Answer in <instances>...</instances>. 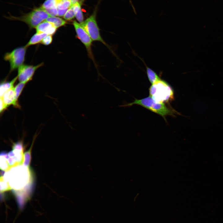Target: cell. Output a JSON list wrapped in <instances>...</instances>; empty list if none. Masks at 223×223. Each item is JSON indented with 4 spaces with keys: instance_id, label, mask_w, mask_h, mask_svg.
<instances>
[{
    "instance_id": "1",
    "label": "cell",
    "mask_w": 223,
    "mask_h": 223,
    "mask_svg": "<svg viewBox=\"0 0 223 223\" xmlns=\"http://www.w3.org/2000/svg\"><path fill=\"white\" fill-rule=\"evenodd\" d=\"M134 104L140 105L152 112L156 113L163 117L166 120V116L168 115L175 116L179 113L167 106L164 103H159L155 101L150 96L141 99H135L132 103L119 105L120 107H130Z\"/></svg>"
},
{
    "instance_id": "2",
    "label": "cell",
    "mask_w": 223,
    "mask_h": 223,
    "mask_svg": "<svg viewBox=\"0 0 223 223\" xmlns=\"http://www.w3.org/2000/svg\"><path fill=\"white\" fill-rule=\"evenodd\" d=\"M149 91L150 96L158 103H168L174 99L172 88L166 82L161 79L152 84Z\"/></svg>"
},
{
    "instance_id": "3",
    "label": "cell",
    "mask_w": 223,
    "mask_h": 223,
    "mask_svg": "<svg viewBox=\"0 0 223 223\" xmlns=\"http://www.w3.org/2000/svg\"><path fill=\"white\" fill-rule=\"evenodd\" d=\"M7 173L8 180L10 186L15 190L22 189L28 181V174L27 168L23 166L13 167Z\"/></svg>"
},
{
    "instance_id": "4",
    "label": "cell",
    "mask_w": 223,
    "mask_h": 223,
    "mask_svg": "<svg viewBox=\"0 0 223 223\" xmlns=\"http://www.w3.org/2000/svg\"><path fill=\"white\" fill-rule=\"evenodd\" d=\"M50 16L46 11L41 7L36 8L30 12L20 17L11 18L24 22L30 28H35Z\"/></svg>"
},
{
    "instance_id": "5",
    "label": "cell",
    "mask_w": 223,
    "mask_h": 223,
    "mask_svg": "<svg viewBox=\"0 0 223 223\" xmlns=\"http://www.w3.org/2000/svg\"><path fill=\"white\" fill-rule=\"evenodd\" d=\"M93 41H98L105 45L114 55H116L111 47L102 37L96 19V14L93 13L85 20L80 23Z\"/></svg>"
},
{
    "instance_id": "6",
    "label": "cell",
    "mask_w": 223,
    "mask_h": 223,
    "mask_svg": "<svg viewBox=\"0 0 223 223\" xmlns=\"http://www.w3.org/2000/svg\"><path fill=\"white\" fill-rule=\"evenodd\" d=\"M27 48L25 46L18 47L11 52L5 54L4 59L10 63V72L18 68L23 64Z\"/></svg>"
},
{
    "instance_id": "7",
    "label": "cell",
    "mask_w": 223,
    "mask_h": 223,
    "mask_svg": "<svg viewBox=\"0 0 223 223\" xmlns=\"http://www.w3.org/2000/svg\"><path fill=\"white\" fill-rule=\"evenodd\" d=\"M73 25L77 37L85 46L89 57L92 60L95 67L97 68V65L94 59L92 49L93 41L80 23L74 21Z\"/></svg>"
},
{
    "instance_id": "8",
    "label": "cell",
    "mask_w": 223,
    "mask_h": 223,
    "mask_svg": "<svg viewBox=\"0 0 223 223\" xmlns=\"http://www.w3.org/2000/svg\"><path fill=\"white\" fill-rule=\"evenodd\" d=\"M43 65L42 63L35 66L23 64L20 66L18 68L17 76L19 82L27 83L32 80L36 70Z\"/></svg>"
},
{
    "instance_id": "9",
    "label": "cell",
    "mask_w": 223,
    "mask_h": 223,
    "mask_svg": "<svg viewBox=\"0 0 223 223\" xmlns=\"http://www.w3.org/2000/svg\"><path fill=\"white\" fill-rule=\"evenodd\" d=\"M0 98L2 99L6 109L11 105L15 107H20L19 104L16 101L14 87L6 92Z\"/></svg>"
},
{
    "instance_id": "10",
    "label": "cell",
    "mask_w": 223,
    "mask_h": 223,
    "mask_svg": "<svg viewBox=\"0 0 223 223\" xmlns=\"http://www.w3.org/2000/svg\"><path fill=\"white\" fill-rule=\"evenodd\" d=\"M35 29L37 33H46L51 35L55 33L57 29L53 23L46 20L40 24Z\"/></svg>"
},
{
    "instance_id": "11",
    "label": "cell",
    "mask_w": 223,
    "mask_h": 223,
    "mask_svg": "<svg viewBox=\"0 0 223 223\" xmlns=\"http://www.w3.org/2000/svg\"><path fill=\"white\" fill-rule=\"evenodd\" d=\"M70 0H61L57 6L58 15L59 16H63L68 10L71 7Z\"/></svg>"
},
{
    "instance_id": "12",
    "label": "cell",
    "mask_w": 223,
    "mask_h": 223,
    "mask_svg": "<svg viewBox=\"0 0 223 223\" xmlns=\"http://www.w3.org/2000/svg\"><path fill=\"white\" fill-rule=\"evenodd\" d=\"M18 79V76H17L10 81H4L1 83L0 85V97H2L6 92L14 87V84Z\"/></svg>"
},
{
    "instance_id": "13",
    "label": "cell",
    "mask_w": 223,
    "mask_h": 223,
    "mask_svg": "<svg viewBox=\"0 0 223 223\" xmlns=\"http://www.w3.org/2000/svg\"><path fill=\"white\" fill-rule=\"evenodd\" d=\"M48 35L46 33H37L33 35L25 46L28 47L29 46L41 43L43 38Z\"/></svg>"
},
{
    "instance_id": "14",
    "label": "cell",
    "mask_w": 223,
    "mask_h": 223,
    "mask_svg": "<svg viewBox=\"0 0 223 223\" xmlns=\"http://www.w3.org/2000/svg\"><path fill=\"white\" fill-rule=\"evenodd\" d=\"M53 23L57 28L65 25L66 21L62 18L56 16H49L46 20Z\"/></svg>"
},
{
    "instance_id": "15",
    "label": "cell",
    "mask_w": 223,
    "mask_h": 223,
    "mask_svg": "<svg viewBox=\"0 0 223 223\" xmlns=\"http://www.w3.org/2000/svg\"><path fill=\"white\" fill-rule=\"evenodd\" d=\"M61 0H46L41 7L45 11L55 7H57L58 5Z\"/></svg>"
},
{
    "instance_id": "16",
    "label": "cell",
    "mask_w": 223,
    "mask_h": 223,
    "mask_svg": "<svg viewBox=\"0 0 223 223\" xmlns=\"http://www.w3.org/2000/svg\"><path fill=\"white\" fill-rule=\"evenodd\" d=\"M146 68L148 78L152 84L161 79L156 72L147 66Z\"/></svg>"
},
{
    "instance_id": "17",
    "label": "cell",
    "mask_w": 223,
    "mask_h": 223,
    "mask_svg": "<svg viewBox=\"0 0 223 223\" xmlns=\"http://www.w3.org/2000/svg\"><path fill=\"white\" fill-rule=\"evenodd\" d=\"M26 83L25 82H19L14 87V90L15 94V100L17 103H18V98Z\"/></svg>"
},
{
    "instance_id": "18",
    "label": "cell",
    "mask_w": 223,
    "mask_h": 223,
    "mask_svg": "<svg viewBox=\"0 0 223 223\" xmlns=\"http://www.w3.org/2000/svg\"><path fill=\"white\" fill-rule=\"evenodd\" d=\"M63 17L65 20H72L75 17V13L72 5L68 10Z\"/></svg>"
},
{
    "instance_id": "19",
    "label": "cell",
    "mask_w": 223,
    "mask_h": 223,
    "mask_svg": "<svg viewBox=\"0 0 223 223\" xmlns=\"http://www.w3.org/2000/svg\"><path fill=\"white\" fill-rule=\"evenodd\" d=\"M75 17L77 20L80 23L84 21V16L81 7L75 12Z\"/></svg>"
},
{
    "instance_id": "20",
    "label": "cell",
    "mask_w": 223,
    "mask_h": 223,
    "mask_svg": "<svg viewBox=\"0 0 223 223\" xmlns=\"http://www.w3.org/2000/svg\"><path fill=\"white\" fill-rule=\"evenodd\" d=\"M52 35H48L43 38L41 43L44 45H48L52 43Z\"/></svg>"
},
{
    "instance_id": "21",
    "label": "cell",
    "mask_w": 223,
    "mask_h": 223,
    "mask_svg": "<svg viewBox=\"0 0 223 223\" xmlns=\"http://www.w3.org/2000/svg\"><path fill=\"white\" fill-rule=\"evenodd\" d=\"M0 113L2 112L6 109L4 103L2 101V100L1 98H0Z\"/></svg>"
},
{
    "instance_id": "22",
    "label": "cell",
    "mask_w": 223,
    "mask_h": 223,
    "mask_svg": "<svg viewBox=\"0 0 223 223\" xmlns=\"http://www.w3.org/2000/svg\"><path fill=\"white\" fill-rule=\"evenodd\" d=\"M72 4V5L78 2L79 0H70Z\"/></svg>"
},
{
    "instance_id": "23",
    "label": "cell",
    "mask_w": 223,
    "mask_h": 223,
    "mask_svg": "<svg viewBox=\"0 0 223 223\" xmlns=\"http://www.w3.org/2000/svg\"><path fill=\"white\" fill-rule=\"evenodd\" d=\"M129 1H130V3L131 4V5H132V7H133V9L134 10V12L135 13V12H136V11H135V9H134V7H133V4H132V2H131V0H129Z\"/></svg>"
}]
</instances>
